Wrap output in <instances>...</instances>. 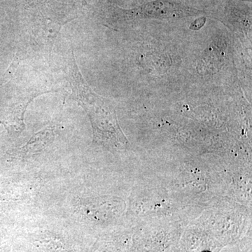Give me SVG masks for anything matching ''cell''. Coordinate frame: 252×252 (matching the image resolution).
Instances as JSON below:
<instances>
[{"label":"cell","mask_w":252,"mask_h":252,"mask_svg":"<svg viewBox=\"0 0 252 252\" xmlns=\"http://www.w3.org/2000/svg\"><path fill=\"white\" fill-rule=\"evenodd\" d=\"M68 70L72 96L89 116L94 140L109 148H127L128 140L119 126L115 108L110 101L95 94L87 84L78 67L73 51Z\"/></svg>","instance_id":"6da1fadb"},{"label":"cell","mask_w":252,"mask_h":252,"mask_svg":"<svg viewBox=\"0 0 252 252\" xmlns=\"http://www.w3.org/2000/svg\"><path fill=\"white\" fill-rule=\"evenodd\" d=\"M131 18H172L186 17L187 16L200 13L198 10L187 7L184 5L170 2V1H157L144 5L135 9L131 10Z\"/></svg>","instance_id":"7a4b0ae2"}]
</instances>
